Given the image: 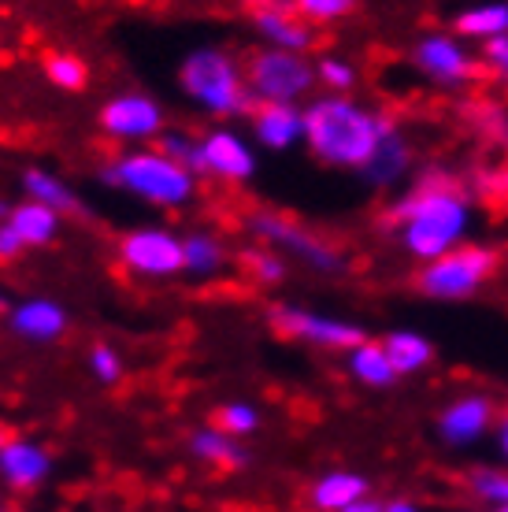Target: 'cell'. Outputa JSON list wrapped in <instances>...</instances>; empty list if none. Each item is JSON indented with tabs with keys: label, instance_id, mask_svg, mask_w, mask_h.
I'll use <instances>...</instances> for the list:
<instances>
[{
	"label": "cell",
	"instance_id": "6da1fadb",
	"mask_svg": "<svg viewBox=\"0 0 508 512\" xmlns=\"http://www.w3.org/2000/svg\"><path fill=\"white\" fill-rule=\"evenodd\" d=\"M475 223H479V212L468 186H460L445 171L412 179L386 212L390 234L397 238L401 253L416 264H431L438 256L468 245Z\"/></svg>",
	"mask_w": 508,
	"mask_h": 512
},
{
	"label": "cell",
	"instance_id": "7a4b0ae2",
	"mask_svg": "<svg viewBox=\"0 0 508 512\" xmlns=\"http://www.w3.org/2000/svg\"><path fill=\"white\" fill-rule=\"evenodd\" d=\"M394 127L382 108L360 101L356 93H316L305 104V149L331 171L360 175Z\"/></svg>",
	"mask_w": 508,
	"mask_h": 512
},
{
	"label": "cell",
	"instance_id": "3957f363",
	"mask_svg": "<svg viewBox=\"0 0 508 512\" xmlns=\"http://www.w3.org/2000/svg\"><path fill=\"white\" fill-rule=\"evenodd\" d=\"M178 90L197 112L219 119V123L249 116L256 108L245 64H238V56L223 45H197L186 52L178 64Z\"/></svg>",
	"mask_w": 508,
	"mask_h": 512
},
{
	"label": "cell",
	"instance_id": "277c9868",
	"mask_svg": "<svg viewBox=\"0 0 508 512\" xmlns=\"http://www.w3.org/2000/svg\"><path fill=\"white\" fill-rule=\"evenodd\" d=\"M101 182L164 212H178L197 197V175L156 145H138L108 156L101 164Z\"/></svg>",
	"mask_w": 508,
	"mask_h": 512
},
{
	"label": "cell",
	"instance_id": "5b68a950",
	"mask_svg": "<svg viewBox=\"0 0 508 512\" xmlns=\"http://www.w3.org/2000/svg\"><path fill=\"white\" fill-rule=\"evenodd\" d=\"M501 268V256L490 245L468 242L453 249V253L438 256L431 264H420L416 271V290L427 301H445V305H457V301H471L490 286V279Z\"/></svg>",
	"mask_w": 508,
	"mask_h": 512
},
{
	"label": "cell",
	"instance_id": "8992f818",
	"mask_svg": "<svg viewBox=\"0 0 508 512\" xmlns=\"http://www.w3.org/2000/svg\"><path fill=\"white\" fill-rule=\"evenodd\" d=\"M245 227H249V234H253L260 245L279 249L290 264H301V268H308L312 275H342V271L349 268V260H345V253L338 245L327 242V238H319L316 231H308L305 223L282 216V212L256 208V212H249Z\"/></svg>",
	"mask_w": 508,
	"mask_h": 512
},
{
	"label": "cell",
	"instance_id": "52a82bcc",
	"mask_svg": "<svg viewBox=\"0 0 508 512\" xmlns=\"http://www.w3.org/2000/svg\"><path fill=\"white\" fill-rule=\"evenodd\" d=\"M408 64L423 82L445 93H464L483 78L479 52L457 30H423L408 49Z\"/></svg>",
	"mask_w": 508,
	"mask_h": 512
},
{
	"label": "cell",
	"instance_id": "ba28073f",
	"mask_svg": "<svg viewBox=\"0 0 508 512\" xmlns=\"http://www.w3.org/2000/svg\"><path fill=\"white\" fill-rule=\"evenodd\" d=\"M245 78L256 104H308L316 97V60L308 52L256 49L245 60Z\"/></svg>",
	"mask_w": 508,
	"mask_h": 512
},
{
	"label": "cell",
	"instance_id": "9c48e42d",
	"mask_svg": "<svg viewBox=\"0 0 508 512\" xmlns=\"http://www.w3.org/2000/svg\"><path fill=\"white\" fill-rule=\"evenodd\" d=\"M267 320H271L275 331L293 338V342H301V346L323 349V353H342V357L368 338L364 327L356 320H349V316H334V312L297 305V301L271 305L267 308Z\"/></svg>",
	"mask_w": 508,
	"mask_h": 512
},
{
	"label": "cell",
	"instance_id": "30bf717a",
	"mask_svg": "<svg viewBox=\"0 0 508 512\" xmlns=\"http://www.w3.org/2000/svg\"><path fill=\"white\" fill-rule=\"evenodd\" d=\"M115 256L127 275L145 282H167L186 271V253H182V234L164 227V223H145V227H130Z\"/></svg>",
	"mask_w": 508,
	"mask_h": 512
},
{
	"label": "cell",
	"instance_id": "8fae6325",
	"mask_svg": "<svg viewBox=\"0 0 508 512\" xmlns=\"http://www.w3.org/2000/svg\"><path fill=\"white\" fill-rule=\"evenodd\" d=\"M193 171H197V179H219L230 186H242V182H253L260 171V149L249 134L227 127V123H216L204 134H197Z\"/></svg>",
	"mask_w": 508,
	"mask_h": 512
},
{
	"label": "cell",
	"instance_id": "7c38bea8",
	"mask_svg": "<svg viewBox=\"0 0 508 512\" xmlns=\"http://www.w3.org/2000/svg\"><path fill=\"white\" fill-rule=\"evenodd\" d=\"M97 127L108 141L115 145H127V149H138V145H156L160 134L167 130L164 104L149 97L141 90L115 93L101 104L97 112Z\"/></svg>",
	"mask_w": 508,
	"mask_h": 512
},
{
	"label": "cell",
	"instance_id": "4fadbf2b",
	"mask_svg": "<svg viewBox=\"0 0 508 512\" xmlns=\"http://www.w3.org/2000/svg\"><path fill=\"white\" fill-rule=\"evenodd\" d=\"M497 401L483 390H464L449 397L434 416V435L445 449H475L479 442L494 435L497 427Z\"/></svg>",
	"mask_w": 508,
	"mask_h": 512
},
{
	"label": "cell",
	"instance_id": "5bb4252c",
	"mask_svg": "<svg viewBox=\"0 0 508 512\" xmlns=\"http://www.w3.org/2000/svg\"><path fill=\"white\" fill-rule=\"evenodd\" d=\"M8 331L19 338V342H30V346H52V342H60L71 327V316H67V308L60 301H52V297H23V301H15L8 308Z\"/></svg>",
	"mask_w": 508,
	"mask_h": 512
},
{
	"label": "cell",
	"instance_id": "9a60e30c",
	"mask_svg": "<svg viewBox=\"0 0 508 512\" xmlns=\"http://www.w3.org/2000/svg\"><path fill=\"white\" fill-rule=\"evenodd\" d=\"M249 138L264 153H290L305 145V104H256L249 112Z\"/></svg>",
	"mask_w": 508,
	"mask_h": 512
},
{
	"label": "cell",
	"instance_id": "2e32d148",
	"mask_svg": "<svg viewBox=\"0 0 508 512\" xmlns=\"http://www.w3.org/2000/svg\"><path fill=\"white\" fill-rule=\"evenodd\" d=\"M52 475V453L34 438L8 435V442L0 446V483L19 490H38Z\"/></svg>",
	"mask_w": 508,
	"mask_h": 512
},
{
	"label": "cell",
	"instance_id": "e0dca14e",
	"mask_svg": "<svg viewBox=\"0 0 508 512\" xmlns=\"http://www.w3.org/2000/svg\"><path fill=\"white\" fill-rule=\"evenodd\" d=\"M253 30L264 38L267 49H286V52H312L316 45V26L305 23L293 12V4L271 0L253 8Z\"/></svg>",
	"mask_w": 508,
	"mask_h": 512
},
{
	"label": "cell",
	"instance_id": "ac0fdd59",
	"mask_svg": "<svg viewBox=\"0 0 508 512\" xmlns=\"http://www.w3.org/2000/svg\"><path fill=\"white\" fill-rule=\"evenodd\" d=\"M412 167H416L412 138L401 127H394V134L375 149L371 164L360 171V182L371 186V190H401L412 179Z\"/></svg>",
	"mask_w": 508,
	"mask_h": 512
},
{
	"label": "cell",
	"instance_id": "d6986e66",
	"mask_svg": "<svg viewBox=\"0 0 508 512\" xmlns=\"http://www.w3.org/2000/svg\"><path fill=\"white\" fill-rule=\"evenodd\" d=\"M364 498H371L368 475L349 472V468H331L308 487V505L316 512H345Z\"/></svg>",
	"mask_w": 508,
	"mask_h": 512
},
{
	"label": "cell",
	"instance_id": "ffe728a7",
	"mask_svg": "<svg viewBox=\"0 0 508 512\" xmlns=\"http://www.w3.org/2000/svg\"><path fill=\"white\" fill-rule=\"evenodd\" d=\"M345 375L364 390H394L401 383V372L394 368V360L386 353L382 342L364 338L360 346H353L345 353Z\"/></svg>",
	"mask_w": 508,
	"mask_h": 512
},
{
	"label": "cell",
	"instance_id": "44dd1931",
	"mask_svg": "<svg viewBox=\"0 0 508 512\" xmlns=\"http://www.w3.org/2000/svg\"><path fill=\"white\" fill-rule=\"evenodd\" d=\"M186 446H190L193 461L223 468V472H238V468H245V464L253 461V457H249V449L242 446V438L219 431L216 423H212V427H197Z\"/></svg>",
	"mask_w": 508,
	"mask_h": 512
},
{
	"label": "cell",
	"instance_id": "7402d4cb",
	"mask_svg": "<svg viewBox=\"0 0 508 512\" xmlns=\"http://www.w3.org/2000/svg\"><path fill=\"white\" fill-rule=\"evenodd\" d=\"M379 342L386 346V353H390L394 368L401 372V379L423 375L438 360V346L423 331H412V327H394V331L382 334Z\"/></svg>",
	"mask_w": 508,
	"mask_h": 512
},
{
	"label": "cell",
	"instance_id": "603a6c76",
	"mask_svg": "<svg viewBox=\"0 0 508 512\" xmlns=\"http://www.w3.org/2000/svg\"><path fill=\"white\" fill-rule=\"evenodd\" d=\"M453 30L471 45H486L508 34V0H475L453 15Z\"/></svg>",
	"mask_w": 508,
	"mask_h": 512
},
{
	"label": "cell",
	"instance_id": "cb8c5ba5",
	"mask_svg": "<svg viewBox=\"0 0 508 512\" xmlns=\"http://www.w3.org/2000/svg\"><path fill=\"white\" fill-rule=\"evenodd\" d=\"M8 223L12 231L23 238L26 249H41V245H52L60 238V227H64V216L49 205H38V201H19L8 212Z\"/></svg>",
	"mask_w": 508,
	"mask_h": 512
},
{
	"label": "cell",
	"instance_id": "d4e9b609",
	"mask_svg": "<svg viewBox=\"0 0 508 512\" xmlns=\"http://www.w3.org/2000/svg\"><path fill=\"white\" fill-rule=\"evenodd\" d=\"M19 190L26 193V201H38V205L56 208L60 216H71V212L82 208L78 193L71 190L56 171H49V167H23V175H19Z\"/></svg>",
	"mask_w": 508,
	"mask_h": 512
},
{
	"label": "cell",
	"instance_id": "484cf974",
	"mask_svg": "<svg viewBox=\"0 0 508 512\" xmlns=\"http://www.w3.org/2000/svg\"><path fill=\"white\" fill-rule=\"evenodd\" d=\"M182 253H186V271L182 275H190V279H216V275H223L230 260L223 238L212 231H201V227L182 234Z\"/></svg>",
	"mask_w": 508,
	"mask_h": 512
},
{
	"label": "cell",
	"instance_id": "4316f807",
	"mask_svg": "<svg viewBox=\"0 0 508 512\" xmlns=\"http://www.w3.org/2000/svg\"><path fill=\"white\" fill-rule=\"evenodd\" d=\"M242 268L245 275L256 282V286H264V290H275V286H282V282L290 279V260L279 253V249H271V245H249V249H242Z\"/></svg>",
	"mask_w": 508,
	"mask_h": 512
},
{
	"label": "cell",
	"instance_id": "83f0119b",
	"mask_svg": "<svg viewBox=\"0 0 508 512\" xmlns=\"http://www.w3.org/2000/svg\"><path fill=\"white\" fill-rule=\"evenodd\" d=\"M45 78L60 93H82L89 86V67L75 52H49L45 56Z\"/></svg>",
	"mask_w": 508,
	"mask_h": 512
},
{
	"label": "cell",
	"instance_id": "f1b7e54d",
	"mask_svg": "<svg viewBox=\"0 0 508 512\" xmlns=\"http://www.w3.org/2000/svg\"><path fill=\"white\" fill-rule=\"evenodd\" d=\"M468 494L479 501V505H486V512L505 509L508 505V468L505 464H501V468H494V464L475 468V472L468 475Z\"/></svg>",
	"mask_w": 508,
	"mask_h": 512
},
{
	"label": "cell",
	"instance_id": "f546056e",
	"mask_svg": "<svg viewBox=\"0 0 508 512\" xmlns=\"http://www.w3.org/2000/svg\"><path fill=\"white\" fill-rule=\"evenodd\" d=\"M316 78L323 93H353L360 86V67L342 52H327L316 60Z\"/></svg>",
	"mask_w": 508,
	"mask_h": 512
},
{
	"label": "cell",
	"instance_id": "4dcf8cb0",
	"mask_svg": "<svg viewBox=\"0 0 508 512\" xmlns=\"http://www.w3.org/2000/svg\"><path fill=\"white\" fill-rule=\"evenodd\" d=\"M260 423H264V416H260V409H256L253 401H223L216 409V427L234 438L256 435Z\"/></svg>",
	"mask_w": 508,
	"mask_h": 512
},
{
	"label": "cell",
	"instance_id": "1f68e13d",
	"mask_svg": "<svg viewBox=\"0 0 508 512\" xmlns=\"http://www.w3.org/2000/svg\"><path fill=\"white\" fill-rule=\"evenodd\" d=\"M293 12L312 26H334L356 12L360 0H290Z\"/></svg>",
	"mask_w": 508,
	"mask_h": 512
},
{
	"label": "cell",
	"instance_id": "d6a6232c",
	"mask_svg": "<svg viewBox=\"0 0 508 512\" xmlns=\"http://www.w3.org/2000/svg\"><path fill=\"white\" fill-rule=\"evenodd\" d=\"M89 375L97 379L101 386H115L123 375H127V360L115 346L108 342H97V346L89 349Z\"/></svg>",
	"mask_w": 508,
	"mask_h": 512
},
{
	"label": "cell",
	"instance_id": "836d02e7",
	"mask_svg": "<svg viewBox=\"0 0 508 512\" xmlns=\"http://www.w3.org/2000/svg\"><path fill=\"white\" fill-rule=\"evenodd\" d=\"M156 149H164L171 160L186 164L190 171H193V164H197V134H190V130H164L160 141H156ZM193 175H197V171H193Z\"/></svg>",
	"mask_w": 508,
	"mask_h": 512
},
{
	"label": "cell",
	"instance_id": "e575fe53",
	"mask_svg": "<svg viewBox=\"0 0 508 512\" xmlns=\"http://www.w3.org/2000/svg\"><path fill=\"white\" fill-rule=\"evenodd\" d=\"M479 64H483V75H490L494 82L508 86V34L479 45Z\"/></svg>",
	"mask_w": 508,
	"mask_h": 512
},
{
	"label": "cell",
	"instance_id": "d590c367",
	"mask_svg": "<svg viewBox=\"0 0 508 512\" xmlns=\"http://www.w3.org/2000/svg\"><path fill=\"white\" fill-rule=\"evenodd\" d=\"M23 253H26L23 238L12 231V223H8V219H0V264H12V260H19Z\"/></svg>",
	"mask_w": 508,
	"mask_h": 512
},
{
	"label": "cell",
	"instance_id": "8d00e7d4",
	"mask_svg": "<svg viewBox=\"0 0 508 512\" xmlns=\"http://www.w3.org/2000/svg\"><path fill=\"white\" fill-rule=\"evenodd\" d=\"M494 449H497V457H501V464L508 468V409L497 416V427H494Z\"/></svg>",
	"mask_w": 508,
	"mask_h": 512
},
{
	"label": "cell",
	"instance_id": "74e56055",
	"mask_svg": "<svg viewBox=\"0 0 508 512\" xmlns=\"http://www.w3.org/2000/svg\"><path fill=\"white\" fill-rule=\"evenodd\" d=\"M386 512H423L412 498H390L386 501Z\"/></svg>",
	"mask_w": 508,
	"mask_h": 512
},
{
	"label": "cell",
	"instance_id": "f35d334b",
	"mask_svg": "<svg viewBox=\"0 0 508 512\" xmlns=\"http://www.w3.org/2000/svg\"><path fill=\"white\" fill-rule=\"evenodd\" d=\"M345 512H386V501L364 498V501H356L353 509H345Z\"/></svg>",
	"mask_w": 508,
	"mask_h": 512
},
{
	"label": "cell",
	"instance_id": "ab89813d",
	"mask_svg": "<svg viewBox=\"0 0 508 512\" xmlns=\"http://www.w3.org/2000/svg\"><path fill=\"white\" fill-rule=\"evenodd\" d=\"M4 442H8V435H4V427H0V446H4Z\"/></svg>",
	"mask_w": 508,
	"mask_h": 512
},
{
	"label": "cell",
	"instance_id": "60d3db41",
	"mask_svg": "<svg viewBox=\"0 0 508 512\" xmlns=\"http://www.w3.org/2000/svg\"><path fill=\"white\" fill-rule=\"evenodd\" d=\"M253 4H256V8H260V4H271V0H253Z\"/></svg>",
	"mask_w": 508,
	"mask_h": 512
},
{
	"label": "cell",
	"instance_id": "b9f144b4",
	"mask_svg": "<svg viewBox=\"0 0 508 512\" xmlns=\"http://www.w3.org/2000/svg\"><path fill=\"white\" fill-rule=\"evenodd\" d=\"M490 512H508V505H505V509H490Z\"/></svg>",
	"mask_w": 508,
	"mask_h": 512
},
{
	"label": "cell",
	"instance_id": "7bdbcfd3",
	"mask_svg": "<svg viewBox=\"0 0 508 512\" xmlns=\"http://www.w3.org/2000/svg\"><path fill=\"white\" fill-rule=\"evenodd\" d=\"M0 512H4V509H0Z\"/></svg>",
	"mask_w": 508,
	"mask_h": 512
}]
</instances>
